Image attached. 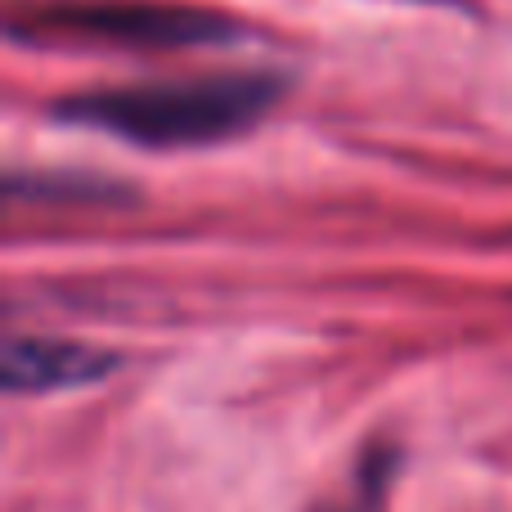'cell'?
Here are the masks:
<instances>
[{"mask_svg": "<svg viewBox=\"0 0 512 512\" xmlns=\"http://www.w3.org/2000/svg\"><path fill=\"white\" fill-rule=\"evenodd\" d=\"M0 364L9 391H68L108 378L117 369V355L86 342H59V337H9Z\"/></svg>", "mask_w": 512, "mask_h": 512, "instance_id": "cell-3", "label": "cell"}, {"mask_svg": "<svg viewBox=\"0 0 512 512\" xmlns=\"http://www.w3.org/2000/svg\"><path fill=\"white\" fill-rule=\"evenodd\" d=\"M14 36H77L99 45H131V50H189L216 45L234 32L221 14L198 5H158V0H59V5L27 9L9 23Z\"/></svg>", "mask_w": 512, "mask_h": 512, "instance_id": "cell-2", "label": "cell"}, {"mask_svg": "<svg viewBox=\"0 0 512 512\" xmlns=\"http://www.w3.org/2000/svg\"><path fill=\"white\" fill-rule=\"evenodd\" d=\"M279 95V72H225V77L171 81V86L86 90L59 99L54 113L72 126L108 131L144 149H194V144H221L243 135L279 104Z\"/></svg>", "mask_w": 512, "mask_h": 512, "instance_id": "cell-1", "label": "cell"}]
</instances>
